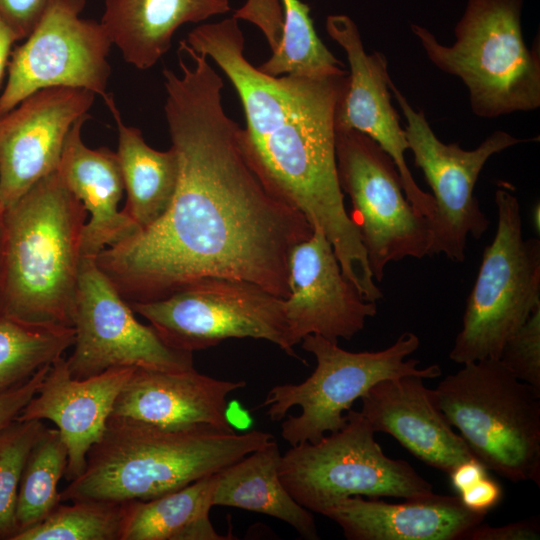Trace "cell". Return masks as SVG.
Listing matches in <instances>:
<instances>
[{
	"label": "cell",
	"instance_id": "cell-34",
	"mask_svg": "<svg viewBox=\"0 0 540 540\" xmlns=\"http://www.w3.org/2000/svg\"><path fill=\"white\" fill-rule=\"evenodd\" d=\"M50 365L39 369L26 382L0 392V433L16 420L22 409L37 393Z\"/></svg>",
	"mask_w": 540,
	"mask_h": 540
},
{
	"label": "cell",
	"instance_id": "cell-12",
	"mask_svg": "<svg viewBox=\"0 0 540 540\" xmlns=\"http://www.w3.org/2000/svg\"><path fill=\"white\" fill-rule=\"evenodd\" d=\"M388 86L406 119L404 132L415 166L423 171L433 192L435 210L428 219L430 256L444 254L461 263L466 258L468 236L479 239L490 225L474 195L482 168L492 155L530 139L496 130L474 150H464L458 143L445 144L423 111H416L391 79Z\"/></svg>",
	"mask_w": 540,
	"mask_h": 540
},
{
	"label": "cell",
	"instance_id": "cell-21",
	"mask_svg": "<svg viewBox=\"0 0 540 540\" xmlns=\"http://www.w3.org/2000/svg\"><path fill=\"white\" fill-rule=\"evenodd\" d=\"M323 515L349 540H465L486 516L466 508L459 496L435 493L401 503L356 495L340 500Z\"/></svg>",
	"mask_w": 540,
	"mask_h": 540
},
{
	"label": "cell",
	"instance_id": "cell-36",
	"mask_svg": "<svg viewBox=\"0 0 540 540\" xmlns=\"http://www.w3.org/2000/svg\"><path fill=\"white\" fill-rule=\"evenodd\" d=\"M540 538L539 517H530L503 526L482 523L470 530L465 540H535Z\"/></svg>",
	"mask_w": 540,
	"mask_h": 540
},
{
	"label": "cell",
	"instance_id": "cell-6",
	"mask_svg": "<svg viewBox=\"0 0 540 540\" xmlns=\"http://www.w3.org/2000/svg\"><path fill=\"white\" fill-rule=\"evenodd\" d=\"M432 394L437 407L488 471L540 485V392L497 359L463 364Z\"/></svg>",
	"mask_w": 540,
	"mask_h": 540
},
{
	"label": "cell",
	"instance_id": "cell-31",
	"mask_svg": "<svg viewBox=\"0 0 540 540\" xmlns=\"http://www.w3.org/2000/svg\"><path fill=\"white\" fill-rule=\"evenodd\" d=\"M44 427L41 420H14L0 433V539L12 540L18 533L20 479L29 452Z\"/></svg>",
	"mask_w": 540,
	"mask_h": 540
},
{
	"label": "cell",
	"instance_id": "cell-20",
	"mask_svg": "<svg viewBox=\"0 0 540 540\" xmlns=\"http://www.w3.org/2000/svg\"><path fill=\"white\" fill-rule=\"evenodd\" d=\"M423 380L411 375L376 383L360 398V412L375 433L391 435L416 458L448 474L474 457Z\"/></svg>",
	"mask_w": 540,
	"mask_h": 540
},
{
	"label": "cell",
	"instance_id": "cell-9",
	"mask_svg": "<svg viewBox=\"0 0 540 540\" xmlns=\"http://www.w3.org/2000/svg\"><path fill=\"white\" fill-rule=\"evenodd\" d=\"M346 425L318 442L293 445L279 463L290 495L311 512L324 514L351 496L423 498L432 485L406 461L389 458L360 411L346 412Z\"/></svg>",
	"mask_w": 540,
	"mask_h": 540
},
{
	"label": "cell",
	"instance_id": "cell-18",
	"mask_svg": "<svg viewBox=\"0 0 540 540\" xmlns=\"http://www.w3.org/2000/svg\"><path fill=\"white\" fill-rule=\"evenodd\" d=\"M137 367H115L84 379L72 377L66 359L54 361L18 421L49 420L66 445L64 477L72 481L86 466L90 448L103 436L121 389Z\"/></svg>",
	"mask_w": 540,
	"mask_h": 540
},
{
	"label": "cell",
	"instance_id": "cell-33",
	"mask_svg": "<svg viewBox=\"0 0 540 540\" xmlns=\"http://www.w3.org/2000/svg\"><path fill=\"white\" fill-rule=\"evenodd\" d=\"M232 16L256 25L264 34L271 50L276 48L283 28L280 0H247Z\"/></svg>",
	"mask_w": 540,
	"mask_h": 540
},
{
	"label": "cell",
	"instance_id": "cell-29",
	"mask_svg": "<svg viewBox=\"0 0 540 540\" xmlns=\"http://www.w3.org/2000/svg\"><path fill=\"white\" fill-rule=\"evenodd\" d=\"M68 461L57 428L44 427L26 459L17 497L18 532L44 520L61 503L58 484Z\"/></svg>",
	"mask_w": 540,
	"mask_h": 540
},
{
	"label": "cell",
	"instance_id": "cell-37",
	"mask_svg": "<svg viewBox=\"0 0 540 540\" xmlns=\"http://www.w3.org/2000/svg\"><path fill=\"white\" fill-rule=\"evenodd\" d=\"M459 498L469 510L486 515L501 502L503 489L497 481L486 475L460 492Z\"/></svg>",
	"mask_w": 540,
	"mask_h": 540
},
{
	"label": "cell",
	"instance_id": "cell-19",
	"mask_svg": "<svg viewBox=\"0 0 540 540\" xmlns=\"http://www.w3.org/2000/svg\"><path fill=\"white\" fill-rule=\"evenodd\" d=\"M245 386V381L216 379L194 368L137 367L117 396L109 418L175 428L207 424L233 431L227 418V397Z\"/></svg>",
	"mask_w": 540,
	"mask_h": 540
},
{
	"label": "cell",
	"instance_id": "cell-15",
	"mask_svg": "<svg viewBox=\"0 0 540 540\" xmlns=\"http://www.w3.org/2000/svg\"><path fill=\"white\" fill-rule=\"evenodd\" d=\"M95 94L79 88L39 90L0 117V206L14 204L57 170L74 123L88 114Z\"/></svg>",
	"mask_w": 540,
	"mask_h": 540
},
{
	"label": "cell",
	"instance_id": "cell-16",
	"mask_svg": "<svg viewBox=\"0 0 540 540\" xmlns=\"http://www.w3.org/2000/svg\"><path fill=\"white\" fill-rule=\"evenodd\" d=\"M326 31L344 49L350 68L336 108L335 129H353L375 141L395 162L408 201L429 219L435 202L431 194L417 185L405 161L408 142L391 104L388 86L391 78L385 55L365 51L360 31L347 15H329Z\"/></svg>",
	"mask_w": 540,
	"mask_h": 540
},
{
	"label": "cell",
	"instance_id": "cell-26",
	"mask_svg": "<svg viewBox=\"0 0 540 540\" xmlns=\"http://www.w3.org/2000/svg\"><path fill=\"white\" fill-rule=\"evenodd\" d=\"M216 473L146 501L127 502L121 540H225L211 523Z\"/></svg>",
	"mask_w": 540,
	"mask_h": 540
},
{
	"label": "cell",
	"instance_id": "cell-1",
	"mask_svg": "<svg viewBox=\"0 0 540 540\" xmlns=\"http://www.w3.org/2000/svg\"><path fill=\"white\" fill-rule=\"evenodd\" d=\"M179 49L192 65L178 52L181 74L163 70L179 161L174 198L154 224L102 250L96 263L128 303L162 299L205 277L248 281L285 299L290 251L313 227L248 162L208 57L183 40Z\"/></svg>",
	"mask_w": 540,
	"mask_h": 540
},
{
	"label": "cell",
	"instance_id": "cell-8",
	"mask_svg": "<svg viewBox=\"0 0 540 540\" xmlns=\"http://www.w3.org/2000/svg\"><path fill=\"white\" fill-rule=\"evenodd\" d=\"M497 230L467 298L449 358L458 364L499 359L505 342L540 306V241L524 239L517 197L495 192Z\"/></svg>",
	"mask_w": 540,
	"mask_h": 540
},
{
	"label": "cell",
	"instance_id": "cell-22",
	"mask_svg": "<svg viewBox=\"0 0 540 540\" xmlns=\"http://www.w3.org/2000/svg\"><path fill=\"white\" fill-rule=\"evenodd\" d=\"M89 118V114L81 116L70 129L57 171L90 215L82 232L81 255L96 258L140 228L118 209L125 189L116 152L91 149L82 140V127Z\"/></svg>",
	"mask_w": 540,
	"mask_h": 540
},
{
	"label": "cell",
	"instance_id": "cell-32",
	"mask_svg": "<svg viewBox=\"0 0 540 540\" xmlns=\"http://www.w3.org/2000/svg\"><path fill=\"white\" fill-rule=\"evenodd\" d=\"M498 360L516 378L540 392V306L505 342Z\"/></svg>",
	"mask_w": 540,
	"mask_h": 540
},
{
	"label": "cell",
	"instance_id": "cell-2",
	"mask_svg": "<svg viewBox=\"0 0 540 540\" xmlns=\"http://www.w3.org/2000/svg\"><path fill=\"white\" fill-rule=\"evenodd\" d=\"M185 42L210 57L235 88L246 119L239 142L263 183L323 231L349 281L368 287L373 275L345 209L336 163L335 113L348 73L265 74L244 56V36L233 16L199 25Z\"/></svg>",
	"mask_w": 540,
	"mask_h": 540
},
{
	"label": "cell",
	"instance_id": "cell-35",
	"mask_svg": "<svg viewBox=\"0 0 540 540\" xmlns=\"http://www.w3.org/2000/svg\"><path fill=\"white\" fill-rule=\"evenodd\" d=\"M49 0H0V16L19 40L25 39L41 17Z\"/></svg>",
	"mask_w": 540,
	"mask_h": 540
},
{
	"label": "cell",
	"instance_id": "cell-28",
	"mask_svg": "<svg viewBox=\"0 0 540 540\" xmlns=\"http://www.w3.org/2000/svg\"><path fill=\"white\" fill-rule=\"evenodd\" d=\"M283 28L270 58L258 68L271 76L325 77L346 74L343 64L318 37L310 7L301 0H280Z\"/></svg>",
	"mask_w": 540,
	"mask_h": 540
},
{
	"label": "cell",
	"instance_id": "cell-14",
	"mask_svg": "<svg viewBox=\"0 0 540 540\" xmlns=\"http://www.w3.org/2000/svg\"><path fill=\"white\" fill-rule=\"evenodd\" d=\"M72 322L74 350L66 362L76 379L115 367L194 368L192 352L169 346L151 325L135 318L130 304L98 267L95 257H81Z\"/></svg>",
	"mask_w": 540,
	"mask_h": 540
},
{
	"label": "cell",
	"instance_id": "cell-23",
	"mask_svg": "<svg viewBox=\"0 0 540 540\" xmlns=\"http://www.w3.org/2000/svg\"><path fill=\"white\" fill-rule=\"evenodd\" d=\"M101 24L123 59L140 70L168 52L176 30L231 10L228 0H104Z\"/></svg>",
	"mask_w": 540,
	"mask_h": 540
},
{
	"label": "cell",
	"instance_id": "cell-13",
	"mask_svg": "<svg viewBox=\"0 0 540 540\" xmlns=\"http://www.w3.org/2000/svg\"><path fill=\"white\" fill-rule=\"evenodd\" d=\"M85 4L49 0L25 42L11 53L0 117L46 88H79L107 96L112 43L101 22L81 17Z\"/></svg>",
	"mask_w": 540,
	"mask_h": 540
},
{
	"label": "cell",
	"instance_id": "cell-4",
	"mask_svg": "<svg viewBox=\"0 0 540 540\" xmlns=\"http://www.w3.org/2000/svg\"><path fill=\"white\" fill-rule=\"evenodd\" d=\"M87 214L57 170L4 211L0 314L73 327Z\"/></svg>",
	"mask_w": 540,
	"mask_h": 540
},
{
	"label": "cell",
	"instance_id": "cell-24",
	"mask_svg": "<svg viewBox=\"0 0 540 540\" xmlns=\"http://www.w3.org/2000/svg\"><path fill=\"white\" fill-rule=\"evenodd\" d=\"M281 453L273 439L216 473L213 506H228L279 519L308 540L319 539L312 513L286 490L280 475Z\"/></svg>",
	"mask_w": 540,
	"mask_h": 540
},
{
	"label": "cell",
	"instance_id": "cell-3",
	"mask_svg": "<svg viewBox=\"0 0 540 540\" xmlns=\"http://www.w3.org/2000/svg\"><path fill=\"white\" fill-rule=\"evenodd\" d=\"M274 439L202 424L161 427L108 419L83 472L60 492L61 502L146 501L215 474Z\"/></svg>",
	"mask_w": 540,
	"mask_h": 540
},
{
	"label": "cell",
	"instance_id": "cell-40",
	"mask_svg": "<svg viewBox=\"0 0 540 540\" xmlns=\"http://www.w3.org/2000/svg\"><path fill=\"white\" fill-rule=\"evenodd\" d=\"M3 234H4V211L0 206V268H1V258H2V249H3Z\"/></svg>",
	"mask_w": 540,
	"mask_h": 540
},
{
	"label": "cell",
	"instance_id": "cell-10",
	"mask_svg": "<svg viewBox=\"0 0 540 540\" xmlns=\"http://www.w3.org/2000/svg\"><path fill=\"white\" fill-rule=\"evenodd\" d=\"M171 347L194 352L231 338L263 339L296 357L284 299L257 284L205 277L150 302L129 303Z\"/></svg>",
	"mask_w": 540,
	"mask_h": 540
},
{
	"label": "cell",
	"instance_id": "cell-39",
	"mask_svg": "<svg viewBox=\"0 0 540 540\" xmlns=\"http://www.w3.org/2000/svg\"><path fill=\"white\" fill-rule=\"evenodd\" d=\"M17 41H19L17 34L0 16V87L5 76V71L8 69L12 46Z\"/></svg>",
	"mask_w": 540,
	"mask_h": 540
},
{
	"label": "cell",
	"instance_id": "cell-5",
	"mask_svg": "<svg viewBox=\"0 0 540 540\" xmlns=\"http://www.w3.org/2000/svg\"><path fill=\"white\" fill-rule=\"evenodd\" d=\"M522 6L523 0H467L451 46L440 44L425 27L411 25L429 60L467 86L478 117L540 106L539 38L531 49L526 46Z\"/></svg>",
	"mask_w": 540,
	"mask_h": 540
},
{
	"label": "cell",
	"instance_id": "cell-7",
	"mask_svg": "<svg viewBox=\"0 0 540 540\" xmlns=\"http://www.w3.org/2000/svg\"><path fill=\"white\" fill-rule=\"evenodd\" d=\"M313 354L316 367L300 383L272 387L260 405L272 421L282 420L281 436L291 446L318 442L327 432H336L347 423V412L376 383L402 376L432 379L441 376L439 365L420 368L417 359H406L420 340L404 332L380 351L351 352L338 342L310 334L300 342Z\"/></svg>",
	"mask_w": 540,
	"mask_h": 540
},
{
	"label": "cell",
	"instance_id": "cell-27",
	"mask_svg": "<svg viewBox=\"0 0 540 540\" xmlns=\"http://www.w3.org/2000/svg\"><path fill=\"white\" fill-rule=\"evenodd\" d=\"M71 326L32 323L0 314V392L31 378L72 347Z\"/></svg>",
	"mask_w": 540,
	"mask_h": 540
},
{
	"label": "cell",
	"instance_id": "cell-25",
	"mask_svg": "<svg viewBox=\"0 0 540 540\" xmlns=\"http://www.w3.org/2000/svg\"><path fill=\"white\" fill-rule=\"evenodd\" d=\"M104 101L118 131L116 154L127 193L123 211L142 230L161 218L171 205L179 179L178 156L173 147L167 151L150 147L140 129L127 126L112 95L107 94Z\"/></svg>",
	"mask_w": 540,
	"mask_h": 540
},
{
	"label": "cell",
	"instance_id": "cell-38",
	"mask_svg": "<svg viewBox=\"0 0 540 540\" xmlns=\"http://www.w3.org/2000/svg\"><path fill=\"white\" fill-rule=\"evenodd\" d=\"M488 470L475 458L458 464L448 474L458 494L488 475Z\"/></svg>",
	"mask_w": 540,
	"mask_h": 540
},
{
	"label": "cell",
	"instance_id": "cell-30",
	"mask_svg": "<svg viewBox=\"0 0 540 540\" xmlns=\"http://www.w3.org/2000/svg\"><path fill=\"white\" fill-rule=\"evenodd\" d=\"M126 510L127 502H61L44 520L12 540H121Z\"/></svg>",
	"mask_w": 540,
	"mask_h": 540
},
{
	"label": "cell",
	"instance_id": "cell-11",
	"mask_svg": "<svg viewBox=\"0 0 540 540\" xmlns=\"http://www.w3.org/2000/svg\"><path fill=\"white\" fill-rule=\"evenodd\" d=\"M341 190L351 200L357 227L376 282L386 266L406 257L430 256L431 230L405 196L393 159L371 138L353 129H335Z\"/></svg>",
	"mask_w": 540,
	"mask_h": 540
},
{
	"label": "cell",
	"instance_id": "cell-17",
	"mask_svg": "<svg viewBox=\"0 0 540 540\" xmlns=\"http://www.w3.org/2000/svg\"><path fill=\"white\" fill-rule=\"evenodd\" d=\"M377 313L343 274L333 247L322 230L296 244L288 258V296L284 314L294 348L310 334L338 342L360 332Z\"/></svg>",
	"mask_w": 540,
	"mask_h": 540
}]
</instances>
